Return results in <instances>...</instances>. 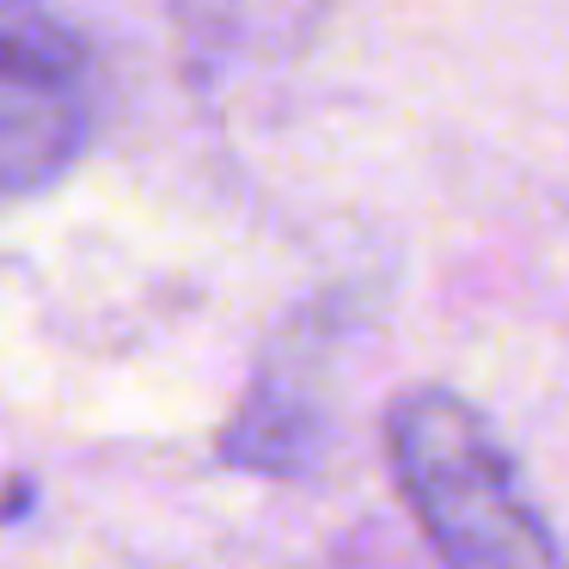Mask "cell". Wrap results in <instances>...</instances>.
<instances>
[{"label":"cell","instance_id":"obj_1","mask_svg":"<svg viewBox=\"0 0 569 569\" xmlns=\"http://www.w3.org/2000/svg\"><path fill=\"white\" fill-rule=\"evenodd\" d=\"M386 453L441 569H569L515 459L459 392H405L386 417Z\"/></svg>","mask_w":569,"mask_h":569},{"label":"cell","instance_id":"obj_2","mask_svg":"<svg viewBox=\"0 0 569 569\" xmlns=\"http://www.w3.org/2000/svg\"><path fill=\"white\" fill-rule=\"evenodd\" d=\"M92 136V62L43 0H0V197L56 184Z\"/></svg>","mask_w":569,"mask_h":569},{"label":"cell","instance_id":"obj_3","mask_svg":"<svg viewBox=\"0 0 569 569\" xmlns=\"http://www.w3.org/2000/svg\"><path fill=\"white\" fill-rule=\"evenodd\" d=\"M319 453V405L307 386H295V373H263L246 392L239 417L221 435V459L246 471H270V478H295L300 466H312Z\"/></svg>","mask_w":569,"mask_h":569}]
</instances>
